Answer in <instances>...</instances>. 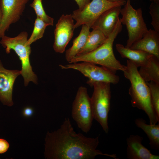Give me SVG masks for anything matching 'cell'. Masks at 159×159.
Segmentation results:
<instances>
[{"instance_id": "6da1fadb", "label": "cell", "mask_w": 159, "mask_h": 159, "mask_svg": "<svg viewBox=\"0 0 159 159\" xmlns=\"http://www.w3.org/2000/svg\"><path fill=\"white\" fill-rule=\"evenodd\" d=\"M99 136L88 137L74 130L69 119L65 118L60 127L47 132L44 155L47 159H94L102 155L116 159L115 154L104 153L97 149Z\"/></svg>"}, {"instance_id": "7a4b0ae2", "label": "cell", "mask_w": 159, "mask_h": 159, "mask_svg": "<svg viewBox=\"0 0 159 159\" xmlns=\"http://www.w3.org/2000/svg\"><path fill=\"white\" fill-rule=\"evenodd\" d=\"M123 72L125 77L131 83L129 93L132 107L144 111L149 119L150 124L159 122V118L152 103L149 88L139 73L138 67L132 61L127 60Z\"/></svg>"}, {"instance_id": "3957f363", "label": "cell", "mask_w": 159, "mask_h": 159, "mask_svg": "<svg viewBox=\"0 0 159 159\" xmlns=\"http://www.w3.org/2000/svg\"><path fill=\"white\" fill-rule=\"evenodd\" d=\"M121 18H119L112 32L102 44L90 52L77 55L69 63L87 62L98 64L116 72L123 71L125 66L121 64L116 58L113 51L114 40L122 29Z\"/></svg>"}, {"instance_id": "277c9868", "label": "cell", "mask_w": 159, "mask_h": 159, "mask_svg": "<svg viewBox=\"0 0 159 159\" xmlns=\"http://www.w3.org/2000/svg\"><path fill=\"white\" fill-rule=\"evenodd\" d=\"M28 34L25 31L21 32L16 36L11 37L5 35L1 37L0 44L5 49L7 54L11 50L14 51L19 57L21 64V74L24 79V85L27 86L29 82L37 83V75L33 71L30 61L31 50L27 43Z\"/></svg>"}, {"instance_id": "5b68a950", "label": "cell", "mask_w": 159, "mask_h": 159, "mask_svg": "<svg viewBox=\"0 0 159 159\" xmlns=\"http://www.w3.org/2000/svg\"><path fill=\"white\" fill-rule=\"evenodd\" d=\"M91 86L93 88L91 103L94 119L100 125L106 133L109 131L108 116L110 107V83L96 82Z\"/></svg>"}, {"instance_id": "8992f818", "label": "cell", "mask_w": 159, "mask_h": 159, "mask_svg": "<svg viewBox=\"0 0 159 159\" xmlns=\"http://www.w3.org/2000/svg\"><path fill=\"white\" fill-rule=\"evenodd\" d=\"M121 9L120 14L122 24L126 26L128 38L125 46L130 48L135 42L141 39L148 29L144 21L141 8L135 9L131 4L130 0H127Z\"/></svg>"}, {"instance_id": "52a82bcc", "label": "cell", "mask_w": 159, "mask_h": 159, "mask_svg": "<svg viewBox=\"0 0 159 159\" xmlns=\"http://www.w3.org/2000/svg\"><path fill=\"white\" fill-rule=\"evenodd\" d=\"M71 114L78 128L83 132L88 133L94 119L90 97L86 87L81 86L78 88L72 103Z\"/></svg>"}, {"instance_id": "ba28073f", "label": "cell", "mask_w": 159, "mask_h": 159, "mask_svg": "<svg viewBox=\"0 0 159 159\" xmlns=\"http://www.w3.org/2000/svg\"><path fill=\"white\" fill-rule=\"evenodd\" d=\"M126 1L111 2L107 0H92L82 9L74 10L72 16L76 22L75 28L85 25L91 28L99 17L104 12L112 7L124 6Z\"/></svg>"}, {"instance_id": "9c48e42d", "label": "cell", "mask_w": 159, "mask_h": 159, "mask_svg": "<svg viewBox=\"0 0 159 159\" xmlns=\"http://www.w3.org/2000/svg\"><path fill=\"white\" fill-rule=\"evenodd\" d=\"M62 69H73L78 71L88 78L87 83L90 86L94 82H103L116 84L119 82V77L116 72L103 67L87 62H80L60 64Z\"/></svg>"}, {"instance_id": "30bf717a", "label": "cell", "mask_w": 159, "mask_h": 159, "mask_svg": "<svg viewBox=\"0 0 159 159\" xmlns=\"http://www.w3.org/2000/svg\"><path fill=\"white\" fill-rule=\"evenodd\" d=\"M29 0H0L2 19L0 23V38L5 35L10 25L18 21L22 15Z\"/></svg>"}, {"instance_id": "8fae6325", "label": "cell", "mask_w": 159, "mask_h": 159, "mask_svg": "<svg viewBox=\"0 0 159 159\" xmlns=\"http://www.w3.org/2000/svg\"><path fill=\"white\" fill-rule=\"evenodd\" d=\"M75 29L72 14L62 15L56 25L53 45L54 51L62 53L73 37Z\"/></svg>"}, {"instance_id": "7c38bea8", "label": "cell", "mask_w": 159, "mask_h": 159, "mask_svg": "<svg viewBox=\"0 0 159 159\" xmlns=\"http://www.w3.org/2000/svg\"><path fill=\"white\" fill-rule=\"evenodd\" d=\"M20 74L21 70L4 68L0 60V101L3 105L8 106L13 105V85L16 79Z\"/></svg>"}, {"instance_id": "4fadbf2b", "label": "cell", "mask_w": 159, "mask_h": 159, "mask_svg": "<svg viewBox=\"0 0 159 159\" xmlns=\"http://www.w3.org/2000/svg\"><path fill=\"white\" fill-rule=\"evenodd\" d=\"M143 138L131 135L126 139L127 157L129 159H159V156L152 153L142 144Z\"/></svg>"}, {"instance_id": "5bb4252c", "label": "cell", "mask_w": 159, "mask_h": 159, "mask_svg": "<svg viewBox=\"0 0 159 159\" xmlns=\"http://www.w3.org/2000/svg\"><path fill=\"white\" fill-rule=\"evenodd\" d=\"M121 6L112 7L103 13L97 19L91 28L98 29L106 37L112 32L119 18Z\"/></svg>"}, {"instance_id": "9a60e30c", "label": "cell", "mask_w": 159, "mask_h": 159, "mask_svg": "<svg viewBox=\"0 0 159 159\" xmlns=\"http://www.w3.org/2000/svg\"><path fill=\"white\" fill-rule=\"evenodd\" d=\"M129 48L147 52L159 58V32L148 29L141 39Z\"/></svg>"}, {"instance_id": "2e32d148", "label": "cell", "mask_w": 159, "mask_h": 159, "mask_svg": "<svg viewBox=\"0 0 159 159\" xmlns=\"http://www.w3.org/2000/svg\"><path fill=\"white\" fill-rule=\"evenodd\" d=\"M117 51L123 58H126L138 67L145 65L152 55L147 52L125 47L121 44L116 45Z\"/></svg>"}, {"instance_id": "e0dca14e", "label": "cell", "mask_w": 159, "mask_h": 159, "mask_svg": "<svg viewBox=\"0 0 159 159\" xmlns=\"http://www.w3.org/2000/svg\"><path fill=\"white\" fill-rule=\"evenodd\" d=\"M138 72L146 82L153 81L159 84V58L152 54L147 63L140 67Z\"/></svg>"}, {"instance_id": "ac0fdd59", "label": "cell", "mask_w": 159, "mask_h": 159, "mask_svg": "<svg viewBox=\"0 0 159 159\" xmlns=\"http://www.w3.org/2000/svg\"><path fill=\"white\" fill-rule=\"evenodd\" d=\"M135 123L136 126L143 130L147 135L150 148L159 150V123L158 124H148L142 118L136 119Z\"/></svg>"}, {"instance_id": "d6986e66", "label": "cell", "mask_w": 159, "mask_h": 159, "mask_svg": "<svg viewBox=\"0 0 159 159\" xmlns=\"http://www.w3.org/2000/svg\"><path fill=\"white\" fill-rule=\"evenodd\" d=\"M90 29L87 25H82L79 35L73 40L72 46L66 51L65 59L69 63L85 45L90 32Z\"/></svg>"}, {"instance_id": "ffe728a7", "label": "cell", "mask_w": 159, "mask_h": 159, "mask_svg": "<svg viewBox=\"0 0 159 159\" xmlns=\"http://www.w3.org/2000/svg\"><path fill=\"white\" fill-rule=\"evenodd\" d=\"M107 37L99 29H92L85 45L77 55L85 54L95 49L104 43Z\"/></svg>"}, {"instance_id": "44dd1931", "label": "cell", "mask_w": 159, "mask_h": 159, "mask_svg": "<svg viewBox=\"0 0 159 159\" xmlns=\"http://www.w3.org/2000/svg\"><path fill=\"white\" fill-rule=\"evenodd\" d=\"M49 26L41 19L37 16L34 23L32 32L29 38L28 39L27 43L30 45L37 40L42 38L47 27Z\"/></svg>"}, {"instance_id": "7402d4cb", "label": "cell", "mask_w": 159, "mask_h": 159, "mask_svg": "<svg viewBox=\"0 0 159 159\" xmlns=\"http://www.w3.org/2000/svg\"><path fill=\"white\" fill-rule=\"evenodd\" d=\"M30 6L34 9L37 16L49 25H53L54 19L46 14L43 7L42 0H34Z\"/></svg>"}, {"instance_id": "603a6c76", "label": "cell", "mask_w": 159, "mask_h": 159, "mask_svg": "<svg viewBox=\"0 0 159 159\" xmlns=\"http://www.w3.org/2000/svg\"><path fill=\"white\" fill-rule=\"evenodd\" d=\"M146 83L149 88L153 106L159 118V84L153 81Z\"/></svg>"}, {"instance_id": "cb8c5ba5", "label": "cell", "mask_w": 159, "mask_h": 159, "mask_svg": "<svg viewBox=\"0 0 159 159\" xmlns=\"http://www.w3.org/2000/svg\"><path fill=\"white\" fill-rule=\"evenodd\" d=\"M149 9L152 18L151 24L154 30L159 32V4L153 1L150 5Z\"/></svg>"}, {"instance_id": "d4e9b609", "label": "cell", "mask_w": 159, "mask_h": 159, "mask_svg": "<svg viewBox=\"0 0 159 159\" xmlns=\"http://www.w3.org/2000/svg\"><path fill=\"white\" fill-rule=\"evenodd\" d=\"M9 146V144L6 140L0 138V154H3L6 152Z\"/></svg>"}, {"instance_id": "484cf974", "label": "cell", "mask_w": 159, "mask_h": 159, "mask_svg": "<svg viewBox=\"0 0 159 159\" xmlns=\"http://www.w3.org/2000/svg\"><path fill=\"white\" fill-rule=\"evenodd\" d=\"M33 113V110L32 108L30 107H26L23 110V114L26 117H29L31 116Z\"/></svg>"}, {"instance_id": "4316f807", "label": "cell", "mask_w": 159, "mask_h": 159, "mask_svg": "<svg viewBox=\"0 0 159 159\" xmlns=\"http://www.w3.org/2000/svg\"><path fill=\"white\" fill-rule=\"evenodd\" d=\"M77 4L79 9H82L90 2V0H74Z\"/></svg>"}, {"instance_id": "83f0119b", "label": "cell", "mask_w": 159, "mask_h": 159, "mask_svg": "<svg viewBox=\"0 0 159 159\" xmlns=\"http://www.w3.org/2000/svg\"><path fill=\"white\" fill-rule=\"evenodd\" d=\"M111 2H117L121 1H125L126 0H107Z\"/></svg>"}, {"instance_id": "f1b7e54d", "label": "cell", "mask_w": 159, "mask_h": 159, "mask_svg": "<svg viewBox=\"0 0 159 159\" xmlns=\"http://www.w3.org/2000/svg\"><path fill=\"white\" fill-rule=\"evenodd\" d=\"M153 1L157 4H159V0H153Z\"/></svg>"}, {"instance_id": "f546056e", "label": "cell", "mask_w": 159, "mask_h": 159, "mask_svg": "<svg viewBox=\"0 0 159 159\" xmlns=\"http://www.w3.org/2000/svg\"><path fill=\"white\" fill-rule=\"evenodd\" d=\"M1 19H2V14H1V9H0V23L1 21Z\"/></svg>"}, {"instance_id": "4dcf8cb0", "label": "cell", "mask_w": 159, "mask_h": 159, "mask_svg": "<svg viewBox=\"0 0 159 159\" xmlns=\"http://www.w3.org/2000/svg\"><path fill=\"white\" fill-rule=\"evenodd\" d=\"M149 0L150 1H151V2H152V1H153V0Z\"/></svg>"}]
</instances>
